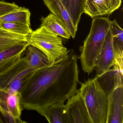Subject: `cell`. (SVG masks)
I'll list each match as a JSON object with an SVG mask.
<instances>
[{"mask_svg": "<svg viewBox=\"0 0 123 123\" xmlns=\"http://www.w3.org/2000/svg\"><path fill=\"white\" fill-rule=\"evenodd\" d=\"M122 0H85L84 13L92 18L111 15L119 8Z\"/></svg>", "mask_w": 123, "mask_h": 123, "instance_id": "cell-7", "label": "cell"}, {"mask_svg": "<svg viewBox=\"0 0 123 123\" xmlns=\"http://www.w3.org/2000/svg\"><path fill=\"white\" fill-rule=\"evenodd\" d=\"M41 26L44 27L61 38L68 39L71 37L67 30L51 13L47 17L42 18Z\"/></svg>", "mask_w": 123, "mask_h": 123, "instance_id": "cell-15", "label": "cell"}, {"mask_svg": "<svg viewBox=\"0 0 123 123\" xmlns=\"http://www.w3.org/2000/svg\"><path fill=\"white\" fill-rule=\"evenodd\" d=\"M25 51L24 59L28 67L31 69H38L49 66L52 63L43 52L33 46L29 45Z\"/></svg>", "mask_w": 123, "mask_h": 123, "instance_id": "cell-14", "label": "cell"}, {"mask_svg": "<svg viewBox=\"0 0 123 123\" xmlns=\"http://www.w3.org/2000/svg\"><path fill=\"white\" fill-rule=\"evenodd\" d=\"M78 93L85 103L92 123H106L108 96L96 77L81 83Z\"/></svg>", "mask_w": 123, "mask_h": 123, "instance_id": "cell-3", "label": "cell"}, {"mask_svg": "<svg viewBox=\"0 0 123 123\" xmlns=\"http://www.w3.org/2000/svg\"><path fill=\"white\" fill-rule=\"evenodd\" d=\"M20 92L0 88V113L8 123H24L21 118L23 107Z\"/></svg>", "mask_w": 123, "mask_h": 123, "instance_id": "cell-5", "label": "cell"}, {"mask_svg": "<svg viewBox=\"0 0 123 123\" xmlns=\"http://www.w3.org/2000/svg\"><path fill=\"white\" fill-rule=\"evenodd\" d=\"M65 105L67 123H92L87 108L78 93Z\"/></svg>", "mask_w": 123, "mask_h": 123, "instance_id": "cell-6", "label": "cell"}, {"mask_svg": "<svg viewBox=\"0 0 123 123\" xmlns=\"http://www.w3.org/2000/svg\"><path fill=\"white\" fill-rule=\"evenodd\" d=\"M29 45L28 42L11 47L0 52V75L16 64Z\"/></svg>", "mask_w": 123, "mask_h": 123, "instance_id": "cell-11", "label": "cell"}, {"mask_svg": "<svg viewBox=\"0 0 123 123\" xmlns=\"http://www.w3.org/2000/svg\"><path fill=\"white\" fill-rule=\"evenodd\" d=\"M36 70L29 68L24 57L0 75V88H7L15 80L20 78H28Z\"/></svg>", "mask_w": 123, "mask_h": 123, "instance_id": "cell-10", "label": "cell"}, {"mask_svg": "<svg viewBox=\"0 0 123 123\" xmlns=\"http://www.w3.org/2000/svg\"><path fill=\"white\" fill-rule=\"evenodd\" d=\"M110 22L109 18L105 16L93 18L90 33L84 41L79 57L82 69L88 74L95 69L96 62L110 29Z\"/></svg>", "mask_w": 123, "mask_h": 123, "instance_id": "cell-2", "label": "cell"}, {"mask_svg": "<svg viewBox=\"0 0 123 123\" xmlns=\"http://www.w3.org/2000/svg\"><path fill=\"white\" fill-rule=\"evenodd\" d=\"M77 57L69 50L48 67L35 70L20 91L23 108L41 115L53 104L65 101L78 92Z\"/></svg>", "mask_w": 123, "mask_h": 123, "instance_id": "cell-1", "label": "cell"}, {"mask_svg": "<svg viewBox=\"0 0 123 123\" xmlns=\"http://www.w3.org/2000/svg\"><path fill=\"white\" fill-rule=\"evenodd\" d=\"M11 44L10 34L7 31L0 29V52L9 48Z\"/></svg>", "mask_w": 123, "mask_h": 123, "instance_id": "cell-20", "label": "cell"}, {"mask_svg": "<svg viewBox=\"0 0 123 123\" xmlns=\"http://www.w3.org/2000/svg\"><path fill=\"white\" fill-rule=\"evenodd\" d=\"M108 96L106 123H123V86L115 89Z\"/></svg>", "mask_w": 123, "mask_h": 123, "instance_id": "cell-9", "label": "cell"}, {"mask_svg": "<svg viewBox=\"0 0 123 123\" xmlns=\"http://www.w3.org/2000/svg\"><path fill=\"white\" fill-rule=\"evenodd\" d=\"M49 123H67L64 103H59L47 108L41 114Z\"/></svg>", "mask_w": 123, "mask_h": 123, "instance_id": "cell-17", "label": "cell"}, {"mask_svg": "<svg viewBox=\"0 0 123 123\" xmlns=\"http://www.w3.org/2000/svg\"><path fill=\"white\" fill-rule=\"evenodd\" d=\"M4 122L3 121L1 117L0 116V123H3Z\"/></svg>", "mask_w": 123, "mask_h": 123, "instance_id": "cell-22", "label": "cell"}, {"mask_svg": "<svg viewBox=\"0 0 123 123\" xmlns=\"http://www.w3.org/2000/svg\"><path fill=\"white\" fill-rule=\"evenodd\" d=\"M31 16L29 10L24 7H20L16 11L0 16V23L15 22L31 26Z\"/></svg>", "mask_w": 123, "mask_h": 123, "instance_id": "cell-18", "label": "cell"}, {"mask_svg": "<svg viewBox=\"0 0 123 123\" xmlns=\"http://www.w3.org/2000/svg\"><path fill=\"white\" fill-rule=\"evenodd\" d=\"M0 29L28 37L33 31L31 26L15 22L0 23Z\"/></svg>", "mask_w": 123, "mask_h": 123, "instance_id": "cell-19", "label": "cell"}, {"mask_svg": "<svg viewBox=\"0 0 123 123\" xmlns=\"http://www.w3.org/2000/svg\"><path fill=\"white\" fill-rule=\"evenodd\" d=\"M95 77L108 96L118 87L123 86V72L113 68Z\"/></svg>", "mask_w": 123, "mask_h": 123, "instance_id": "cell-13", "label": "cell"}, {"mask_svg": "<svg viewBox=\"0 0 123 123\" xmlns=\"http://www.w3.org/2000/svg\"><path fill=\"white\" fill-rule=\"evenodd\" d=\"M114 60L113 38L109 29L95 62L94 69L96 71V75H100L111 69Z\"/></svg>", "mask_w": 123, "mask_h": 123, "instance_id": "cell-8", "label": "cell"}, {"mask_svg": "<svg viewBox=\"0 0 123 123\" xmlns=\"http://www.w3.org/2000/svg\"><path fill=\"white\" fill-rule=\"evenodd\" d=\"M20 7L14 3H10L0 0V16L18 10Z\"/></svg>", "mask_w": 123, "mask_h": 123, "instance_id": "cell-21", "label": "cell"}, {"mask_svg": "<svg viewBox=\"0 0 123 123\" xmlns=\"http://www.w3.org/2000/svg\"><path fill=\"white\" fill-rule=\"evenodd\" d=\"M28 41L29 45L43 52L52 63L68 52L61 37L42 26L32 31L28 37Z\"/></svg>", "mask_w": 123, "mask_h": 123, "instance_id": "cell-4", "label": "cell"}, {"mask_svg": "<svg viewBox=\"0 0 123 123\" xmlns=\"http://www.w3.org/2000/svg\"><path fill=\"white\" fill-rule=\"evenodd\" d=\"M45 5L50 12L62 24L74 39L76 36V30L69 14L60 0H43Z\"/></svg>", "mask_w": 123, "mask_h": 123, "instance_id": "cell-12", "label": "cell"}, {"mask_svg": "<svg viewBox=\"0 0 123 123\" xmlns=\"http://www.w3.org/2000/svg\"><path fill=\"white\" fill-rule=\"evenodd\" d=\"M71 18L77 31L81 15L84 13L85 0H60Z\"/></svg>", "mask_w": 123, "mask_h": 123, "instance_id": "cell-16", "label": "cell"}]
</instances>
